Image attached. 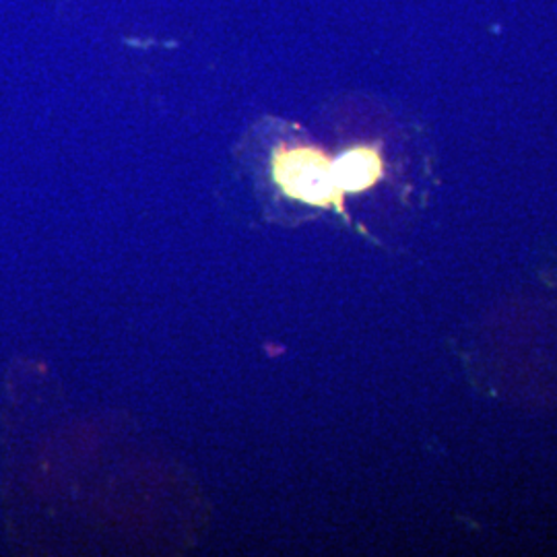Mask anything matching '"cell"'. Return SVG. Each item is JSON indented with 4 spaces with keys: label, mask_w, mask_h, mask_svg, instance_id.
<instances>
[{
    "label": "cell",
    "mask_w": 557,
    "mask_h": 557,
    "mask_svg": "<svg viewBox=\"0 0 557 557\" xmlns=\"http://www.w3.org/2000/svg\"><path fill=\"white\" fill-rule=\"evenodd\" d=\"M275 180L281 188L310 205H338L343 190L338 188L333 161L308 147L281 151L275 158Z\"/></svg>",
    "instance_id": "obj_1"
},
{
    "label": "cell",
    "mask_w": 557,
    "mask_h": 557,
    "mask_svg": "<svg viewBox=\"0 0 557 557\" xmlns=\"http://www.w3.org/2000/svg\"><path fill=\"white\" fill-rule=\"evenodd\" d=\"M335 178L343 193L366 190L382 176V160L370 147H358L333 161Z\"/></svg>",
    "instance_id": "obj_2"
}]
</instances>
